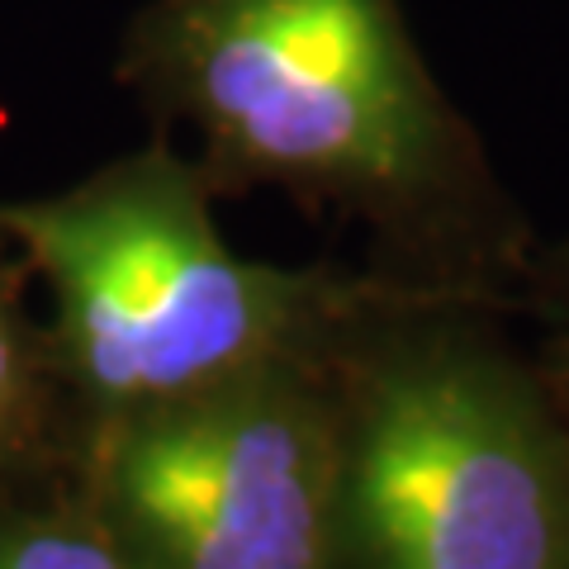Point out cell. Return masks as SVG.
Listing matches in <instances>:
<instances>
[{"label": "cell", "instance_id": "3957f363", "mask_svg": "<svg viewBox=\"0 0 569 569\" xmlns=\"http://www.w3.org/2000/svg\"><path fill=\"white\" fill-rule=\"evenodd\" d=\"M213 186L157 129L77 186L0 200V252L48 290V356L71 437L323 351L380 271L242 257ZM71 447V441H67Z\"/></svg>", "mask_w": 569, "mask_h": 569}, {"label": "cell", "instance_id": "6da1fadb", "mask_svg": "<svg viewBox=\"0 0 569 569\" xmlns=\"http://www.w3.org/2000/svg\"><path fill=\"white\" fill-rule=\"evenodd\" d=\"M119 81L162 133L194 129L219 200L280 190L361 223L380 276L518 295L537 238L399 0H148Z\"/></svg>", "mask_w": 569, "mask_h": 569}, {"label": "cell", "instance_id": "7a4b0ae2", "mask_svg": "<svg viewBox=\"0 0 569 569\" xmlns=\"http://www.w3.org/2000/svg\"><path fill=\"white\" fill-rule=\"evenodd\" d=\"M508 309L380 276L332 328L323 569H569V418Z\"/></svg>", "mask_w": 569, "mask_h": 569}, {"label": "cell", "instance_id": "5b68a950", "mask_svg": "<svg viewBox=\"0 0 569 569\" xmlns=\"http://www.w3.org/2000/svg\"><path fill=\"white\" fill-rule=\"evenodd\" d=\"M29 271L0 252V485L67 460V403L52 376L48 332L24 305Z\"/></svg>", "mask_w": 569, "mask_h": 569}, {"label": "cell", "instance_id": "52a82bcc", "mask_svg": "<svg viewBox=\"0 0 569 569\" xmlns=\"http://www.w3.org/2000/svg\"><path fill=\"white\" fill-rule=\"evenodd\" d=\"M512 305L537 313L541 342L531 356H537L550 395H556V403L569 418V238L550 242V247H541V242L531 247Z\"/></svg>", "mask_w": 569, "mask_h": 569}, {"label": "cell", "instance_id": "277c9868", "mask_svg": "<svg viewBox=\"0 0 569 569\" xmlns=\"http://www.w3.org/2000/svg\"><path fill=\"white\" fill-rule=\"evenodd\" d=\"M323 351L71 437L67 479L123 569H323Z\"/></svg>", "mask_w": 569, "mask_h": 569}, {"label": "cell", "instance_id": "8992f818", "mask_svg": "<svg viewBox=\"0 0 569 569\" xmlns=\"http://www.w3.org/2000/svg\"><path fill=\"white\" fill-rule=\"evenodd\" d=\"M20 485L24 479L0 485V569H123L71 489L67 466L52 493H24Z\"/></svg>", "mask_w": 569, "mask_h": 569}]
</instances>
